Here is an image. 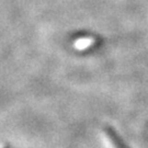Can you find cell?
<instances>
[{"label":"cell","mask_w":148,"mask_h":148,"mask_svg":"<svg viewBox=\"0 0 148 148\" xmlns=\"http://www.w3.org/2000/svg\"><path fill=\"white\" fill-rule=\"evenodd\" d=\"M103 133H104L106 137L108 138V140L110 142L113 148H130L123 142V139L117 135L116 132L112 127L106 126L103 128Z\"/></svg>","instance_id":"cell-1"},{"label":"cell","mask_w":148,"mask_h":148,"mask_svg":"<svg viewBox=\"0 0 148 148\" xmlns=\"http://www.w3.org/2000/svg\"><path fill=\"white\" fill-rule=\"evenodd\" d=\"M93 43H95V40L92 37H85V38H79L75 43V46L78 49H85V48L90 47Z\"/></svg>","instance_id":"cell-2"}]
</instances>
